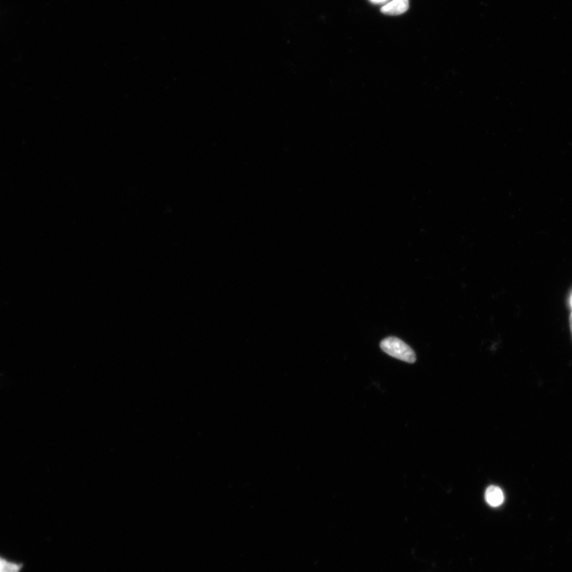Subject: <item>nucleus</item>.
Segmentation results:
<instances>
[{"instance_id": "nucleus-1", "label": "nucleus", "mask_w": 572, "mask_h": 572, "mask_svg": "<svg viewBox=\"0 0 572 572\" xmlns=\"http://www.w3.org/2000/svg\"><path fill=\"white\" fill-rule=\"evenodd\" d=\"M381 349L387 355L405 362L414 363L415 352L404 341L394 336L384 339L380 344Z\"/></svg>"}, {"instance_id": "nucleus-2", "label": "nucleus", "mask_w": 572, "mask_h": 572, "mask_svg": "<svg viewBox=\"0 0 572 572\" xmlns=\"http://www.w3.org/2000/svg\"><path fill=\"white\" fill-rule=\"evenodd\" d=\"M409 7V0H392L382 8L381 12L388 15H399L407 12Z\"/></svg>"}, {"instance_id": "nucleus-3", "label": "nucleus", "mask_w": 572, "mask_h": 572, "mask_svg": "<svg viewBox=\"0 0 572 572\" xmlns=\"http://www.w3.org/2000/svg\"><path fill=\"white\" fill-rule=\"evenodd\" d=\"M485 499L492 507H499L504 501V491L496 486H490L486 490Z\"/></svg>"}, {"instance_id": "nucleus-4", "label": "nucleus", "mask_w": 572, "mask_h": 572, "mask_svg": "<svg viewBox=\"0 0 572 572\" xmlns=\"http://www.w3.org/2000/svg\"><path fill=\"white\" fill-rule=\"evenodd\" d=\"M22 566L8 562L2 558H0V572H19Z\"/></svg>"}, {"instance_id": "nucleus-5", "label": "nucleus", "mask_w": 572, "mask_h": 572, "mask_svg": "<svg viewBox=\"0 0 572 572\" xmlns=\"http://www.w3.org/2000/svg\"><path fill=\"white\" fill-rule=\"evenodd\" d=\"M371 1L373 3H382L387 2V0H371Z\"/></svg>"}, {"instance_id": "nucleus-6", "label": "nucleus", "mask_w": 572, "mask_h": 572, "mask_svg": "<svg viewBox=\"0 0 572 572\" xmlns=\"http://www.w3.org/2000/svg\"><path fill=\"white\" fill-rule=\"evenodd\" d=\"M569 325H570L571 333V335H572V313H571L570 317H569Z\"/></svg>"}, {"instance_id": "nucleus-7", "label": "nucleus", "mask_w": 572, "mask_h": 572, "mask_svg": "<svg viewBox=\"0 0 572 572\" xmlns=\"http://www.w3.org/2000/svg\"><path fill=\"white\" fill-rule=\"evenodd\" d=\"M571 307H572V297H571Z\"/></svg>"}]
</instances>
